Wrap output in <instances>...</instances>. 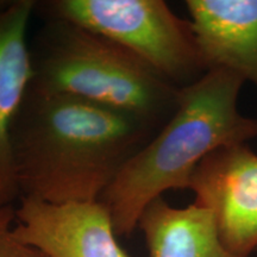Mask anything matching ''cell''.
<instances>
[{"label": "cell", "instance_id": "1", "mask_svg": "<svg viewBox=\"0 0 257 257\" xmlns=\"http://www.w3.org/2000/svg\"><path fill=\"white\" fill-rule=\"evenodd\" d=\"M157 131L128 114L31 82L11 128L21 198L53 205L98 202Z\"/></svg>", "mask_w": 257, "mask_h": 257}, {"label": "cell", "instance_id": "2", "mask_svg": "<svg viewBox=\"0 0 257 257\" xmlns=\"http://www.w3.org/2000/svg\"><path fill=\"white\" fill-rule=\"evenodd\" d=\"M244 82L229 70L213 69L180 88L172 117L125 165L99 200L110 213L118 237L133 234L144 210L163 193L189 188L197 167L212 152L257 138V119L238 110Z\"/></svg>", "mask_w": 257, "mask_h": 257}, {"label": "cell", "instance_id": "3", "mask_svg": "<svg viewBox=\"0 0 257 257\" xmlns=\"http://www.w3.org/2000/svg\"><path fill=\"white\" fill-rule=\"evenodd\" d=\"M32 83L121 112L160 128L180 88L130 51L63 19H46L30 42Z\"/></svg>", "mask_w": 257, "mask_h": 257}, {"label": "cell", "instance_id": "4", "mask_svg": "<svg viewBox=\"0 0 257 257\" xmlns=\"http://www.w3.org/2000/svg\"><path fill=\"white\" fill-rule=\"evenodd\" d=\"M36 10L119 44L178 88L207 73L191 22L163 0H49L36 2Z\"/></svg>", "mask_w": 257, "mask_h": 257}, {"label": "cell", "instance_id": "5", "mask_svg": "<svg viewBox=\"0 0 257 257\" xmlns=\"http://www.w3.org/2000/svg\"><path fill=\"white\" fill-rule=\"evenodd\" d=\"M213 214L224 245L239 256L257 249V154L246 143L223 146L201 161L189 188Z\"/></svg>", "mask_w": 257, "mask_h": 257}, {"label": "cell", "instance_id": "6", "mask_svg": "<svg viewBox=\"0 0 257 257\" xmlns=\"http://www.w3.org/2000/svg\"><path fill=\"white\" fill-rule=\"evenodd\" d=\"M14 232L47 257H128L99 201L53 205L21 198Z\"/></svg>", "mask_w": 257, "mask_h": 257}, {"label": "cell", "instance_id": "7", "mask_svg": "<svg viewBox=\"0 0 257 257\" xmlns=\"http://www.w3.org/2000/svg\"><path fill=\"white\" fill-rule=\"evenodd\" d=\"M34 0L0 5V207L21 198L11 150V128L34 80L28 29Z\"/></svg>", "mask_w": 257, "mask_h": 257}, {"label": "cell", "instance_id": "8", "mask_svg": "<svg viewBox=\"0 0 257 257\" xmlns=\"http://www.w3.org/2000/svg\"><path fill=\"white\" fill-rule=\"evenodd\" d=\"M207 72L224 69L257 87V0H187Z\"/></svg>", "mask_w": 257, "mask_h": 257}, {"label": "cell", "instance_id": "9", "mask_svg": "<svg viewBox=\"0 0 257 257\" xmlns=\"http://www.w3.org/2000/svg\"><path fill=\"white\" fill-rule=\"evenodd\" d=\"M137 229L144 234L150 257H251L230 251L212 212L194 202L178 208L157 198L144 210Z\"/></svg>", "mask_w": 257, "mask_h": 257}, {"label": "cell", "instance_id": "10", "mask_svg": "<svg viewBox=\"0 0 257 257\" xmlns=\"http://www.w3.org/2000/svg\"><path fill=\"white\" fill-rule=\"evenodd\" d=\"M15 205L0 207V257H47L41 250L15 236Z\"/></svg>", "mask_w": 257, "mask_h": 257}]
</instances>
